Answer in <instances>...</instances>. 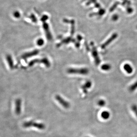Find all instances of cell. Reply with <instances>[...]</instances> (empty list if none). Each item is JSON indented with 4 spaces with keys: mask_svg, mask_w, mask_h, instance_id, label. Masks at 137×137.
<instances>
[{
    "mask_svg": "<svg viewBox=\"0 0 137 137\" xmlns=\"http://www.w3.org/2000/svg\"><path fill=\"white\" fill-rule=\"evenodd\" d=\"M23 126L25 128L34 127L40 130H44L45 129L46 127L44 124L36 122L32 120L27 121L24 123L23 124Z\"/></svg>",
    "mask_w": 137,
    "mask_h": 137,
    "instance_id": "obj_1",
    "label": "cell"
},
{
    "mask_svg": "<svg viewBox=\"0 0 137 137\" xmlns=\"http://www.w3.org/2000/svg\"><path fill=\"white\" fill-rule=\"evenodd\" d=\"M131 4V2L129 0H123L122 3L121 4V5L123 6H130Z\"/></svg>",
    "mask_w": 137,
    "mask_h": 137,
    "instance_id": "obj_18",
    "label": "cell"
},
{
    "mask_svg": "<svg viewBox=\"0 0 137 137\" xmlns=\"http://www.w3.org/2000/svg\"><path fill=\"white\" fill-rule=\"evenodd\" d=\"M96 0H90L88 2H87V5H89L90 4H93V3H96Z\"/></svg>",
    "mask_w": 137,
    "mask_h": 137,
    "instance_id": "obj_25",
    "label": "cell"
},
{
    "mask_svg": "<svg viewBox=\"0 0 137 137\" xmlns=\"http://www.w3.org/2000/svg\"><path fill=\"white\" fill-rule=\"evenodd\" d=\"M123 68L128 73L131 74L133 72V68L132 67L128 64H125L124 65Z\"/></svg>",
    "mask_w": 137,
    "mask_h": 137,
    "instance_id": "obj_13",
    "label": "cell"
},
{
    "mask_svg": "<svg viewBox=\"0 0 137 137\" xmlns=\"http://www.w3.org/2000/svg\"><path fill=\"white\" fill-rule=\"evenodd\" d=\"M119 16L117 14H114L112 17V20L113 21H115L119 19Z\"/></svg>",
    "mask_w": 137,
    "mask_h": 137,
    "instance_id": "obj_23",
    "label": "cell"
},
{
    "mask_svg": "<svg viewBox=\"0 0 137 137\" xmlns=\"http://www.w3.org/2000/svg\"><path fill=\"white\" fill-rule=\"evenodd\" d=\"M6 58L7 59V62L8 63V65L10 68L11 69H13L14 68V61H13L12 56H11V55H7L6 56Z\"/></svg>",
    "mask_w": 137,
    "mask_h": 137,
    "instance_id": "obj_10",
    "label": "cell"
},
{
    "mask_svg": "<svg viewBox=\"0 0 137 137\" xmlns=\"http://www.w3.org/2000/svg\"><path fill=\"white\" fill-rule=\"evenodd\" d=\"M91 44L92 46V55L94 59L95 64L96 66H98L101 62V61L100 59V57L99 56L98 51L93 42H91Z\"/></svg>",
    "mask_w": 137,
    "mask_h": 137,
    "instance_id": "obj_3",
    "label": "cell"
},
{
    "mask_svg": "<svg viewBox=\"0 0 137 137\" xmlns=\"http://www.w3.org/2000/svg\"><path fill=\"white\" fill-rule=\"evenodd\" d=\"M68 73L70 74H74L85 75L88 74L89 73V70L86 68H69L67 71Z\"/></svg>",
    "mask_w": 137,
    "mask_h": 137,
    "instance_id": "obj_2",
    "label": "cell"
},
{
    "mask_svg": "<svg viewBox=\"0 0 137 137\" xmlns=\"http://www.w3.org/2000/svg\"><path fill=\"white\" fill-rule=\"evenodd\" d=\"M126 10L127 12L129 14H132L133 12V9L131 7H130V6H127Z\"/></svg>",
    "mask_w": 137,
    "mask_h": 137,
    "instance_id": "obj_22",
    "label": "cell"
},
{
    "mask_svg": "<svg viewBox=\"0 0 137 137\" xmlns=\"http://www.w3.org/2000/svg\"><path fill=\"white\" fill-rule=\"evenodd\" d=\"M39 53V51L37 50H34L33 51L31 52H28V53H24L23 55L22 56V58L23 59H26L28 58L31 57V56H34L35 55H37V54H38Z\"/></svg>",
    "mask_w": 137,
    "mask_h": 137,
    "instance_id": "obj_8",
    "label": "cell"
},
{
    "mask_svg": "<svg viewBox=\"0 0 137 137\" xmlns=\"http://www.w3.org/2000/svg\"><path fill=\"white\" fill-rule=\"evenodd\" d=\"M131 109L137 117V105L135 104H133L131 106Z\"/></svg>",
    "mask_w": 137,
    "mask_h": 137,
    "instance_id": "obj_19",
    "label": "cell"
},
{
    "mask_svg": "<svg viewBox=\"0 0 137 137\" xmlns=\"http://www.w3.org/2000/svg\"><path fill=\"white\" fill-rule=\"evenodd\" d=\"M43 27L45 31L46 32V37L48 40H51L52 39V36L50 32L49 31V26L46 23H44L43 24Z\"/></svg>",
    "mask_w": 137,
    "mask_h": 137,
    "instance_id": "obj_9",
    "label": "cell"
},
{
    "mask_svg": "<svg viewBox=\"0 0 137 137\" xmlns=\"http://www.w3.org/2000/svg\"><path fill=\"white\" fill-rule=\"evenodd\" d=\"M137 89V81L131 85L129 88V91L130 92H133Z\"/></svg>",
    "mask_w": 137,
    "mask_h": 137,
    "instance_id": "obj_16",
    "label": "cell"
},
{
    "mask_svg": "<svg viewBox=\"0 0 137 137\" xmlns=\"http://www.w3.org/2000/svg\"><path fill=\"white\" fill-rule=\"evenodd\" d=\"M22 101L20 99H17L15 101V112L16 114L19 115L21 114V111Z\"/></svg>",
    "mask_w": 137,
    "mask_h": 137,
    "instance_id": "obj_7",
    "label": "cell"
},
{
    "mask_svg": "<svg viewBox=\"0 0 137 137\" xmlns=\"http://www.w3.org/2000/svg\"><path fill=\"white\" fill-rule=\"evenodd\" d=\"M36 63H42L48 68L50 66V63L49 61L48 60L47 58H42V59H36L32 60L29 62V65L30 66H31Z\"/></svg>",
    "mask_w": 137,
    "mask_h": 137,
    "instance_id": "obj_4",
    "label": "cell"
},
{
    "mask_svg": "<svg viewBox=\"0 0 137 137\" xmlns=\"http://www.w3.org/2000/svg\"><path fill=\"white\" fill-rule=\"evenodd\" d=\"M44 40L42 39H39L37 41V45L39 46H42L44 45Z\"/></svg>",
    "mask_w": 137,
    "mask_h": 137,
    "instance_id": "obj_21",
    "label": "cell"
},
{
    "mask_svg": "<svg viewBox=\"0 0 137 137\" xmlns=\"http://www.w3.org/2000/svg\"><path fill=\"white\" fill-rule=\"evenodd\" d=\"M136 28H137V26H136Z\"/></svg>",
    "mask_w": 137,
    "mask_h": 137,
    "instance_id": "obj_27",
    "label": "cell"
},
{
    "mask_svg": "<svg viewBox=\"0 0 137 137\" xmlns=\"http://www.w3.org/2000/svg\"><path fill=\"white\" fill-rule=\"evenodd\" d=\"M105 10L104 9H100L98 12L96 13H91L90 15V17H93V16H102L105 14Z\"/></svg>",
    "mask_w": 137,
    "mask_h": 137,
    "instance_id": "obj_11",
    "label": "cell"
},
{
    "mask_svg": "<svg viewBox=\"0 0 137 137\" xmlns=\"http://www.w3.org/2000/svg\"><path fill=\"white\" fill-rule=\"evenodd\" d=\"M118 36V34L117 33H114L112 34L110 37L104 43L102 44L101 46V48L102 49H104L107 46H108L111 43L117 39Z\"/></svg>",
    "mask_w": 137,
    "mask_h": 137,
    "instance_id": "obj_5",
    "label": "cell"
},
{
    "mask_svg": "<svg viewBox=\"0 0 137 137\" xmlns=\"http://www.w3.org/2000/svg\"><path fill=\"white\" fill-rule=\"evenodd\" d=\"M120 3L119 2H115L109 9V12H113L115 9L117 8L118 5L120 4Z\"/></svg>",
    "mask_w": 137,
    "mask_h": 137,
    "instance_id": "obj_17",
    "label": "cell"
},
{
    "mask_svg": "<svg viewBox=\"0 0 137 137\" xmlns=\"http://www.w3.org/2000/svg\"><path fill=\"white\" fill-rule=\"evenodd\" d=\"M14 17L16 18H19L20 17V14L18 11H16L14 13Z\"/></svg>",
    "mask_w": 137,
    "mask_h": 137,
    "instance_id": "obj_24",
    "label": "cell"
},
{
    "mask_svg": "<svg viewBox=\"0 0 137 137\" xmlns=\"http://www.w3.org/2000/svg\"><path fill=\"white\" fill-rule=\"evenodd\" d=\"M106 102L104 100H99L98 102V105L100 107H104V105H105Z\"/></svg>",
    "mask_w": 137,
    "mask_h": 137,
    "instance_id": "obj_20",
    "label": "cell"
},
{
    "mask_svg": "<svg viewBox=\"0 0 137 137\" xmlns=\"http://www.w3.org/2000/svg\"><path fill=\"white\" fill-rule=\"evenodd\" d=\"M92 86V82L91 81H88L85 83L82 88L83 90V92L85 93H87V90L91 88Z\"/></svg>",
    "mask_w": 137,
    "mask_h": 137,
    "instance_id": "obj_12",
    "label": "cell"
},
{
    "mask_svg": "<svg viewBox=\"0 0 137 137\" xmlns=\"http://www.w3.org/2000/svg\"><path fill=\"white\" fill-rule=\"evenodd\" d=\"M101 116L104 120H107L110 117V114L108 111H103L101 114Z\"/></svg>",
    "mask_w": 137,
    "mask_h": 137,
    "instance_id": "obj_14",
    "label": "cell"
},
{
    "mask_svg": "<svg viewBox=\"0 0 137 137\" xmlns=\"http://www.w3.org/2000/svg\"><path fill=\"white\" fill-rule=\"evenodd\" d=\"M111 68L112 66L109 64H104L101 66V69L104 71H109L111 69Z\"/></svg>",
    "mask_w": 137,
    "mask_h": 137,
    "instance_id": "obj_15",
    "label": "cell"
},
{
    "mask_svg": "<svg viewBox=\"0 0 137 137\" xmlns=\"http://www.w3.org/2000/svg\"><path fill=\"white\" fill-rule=\"evenodd\" d=\"M55 99L65 109H68L70 107V104L67 101L60 96L57 95L55 97Z\"/></svg>",
    "mask_w": 137,
    "mask_h": 137,
    "instance_id": "obj_6",
    "label": "cell"
},
{
    "mask_svg": "<svg viewBox=\"0 0 137 137\" xmlns=\"http://www.w3.org/2000/svg\"><path fill=\"white\" fill-rule=\"evenodd\" d=\"M95 7H96V8H98V9L100 8V4H99V3H97V2H96V3H95Z\"/></svg>",
    "mask_w": 137,
    "mask_h": 137,
    "instance_id": "obj_26",
    "label": "cell"
}]
</instances>
